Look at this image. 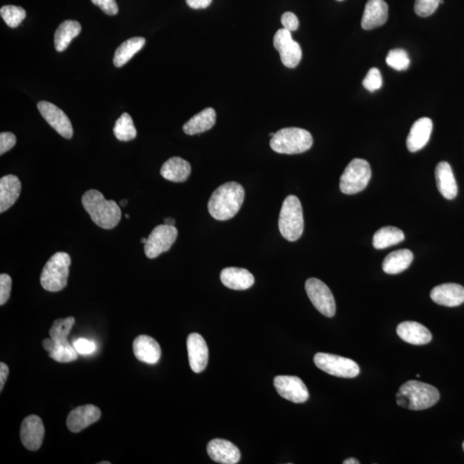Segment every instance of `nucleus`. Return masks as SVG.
Returning <instances> with one entry per match:
<instances>
[{
	"mask_svg": "<svg viewBox=\"0 0 464 464\" xmlns=\"http://www.w3.org/2000/svg\"><path fill=\"white\" fill-rule=\"evenodd\" d=\"M245 191L239 183L226 182L214 191L208 201L211 216L217 220H231L244 203Z\"/></svg>",
	"mask_w": 464,
	"mask_h": 464,
	"instance_id": "nucleus-1",
	"label": "nucleus"
},
{
	"mask_svg": "<svg viewBox=\"0 0 464 464\" xmlns=\"http://www.w3.org/2000/svg\"><path fill=\"white\" fill-rule=\"evenodd\" d=\"M82 205L92 220L101 228L111 230L122 220L119 205L114 201H107L104 194L96 189H89L84 194Z\"/></svg>",
	"mask_w": 464,
	"mask_h": 464,
	"instance_id": "nucleus-2",
	"label": "nucleus"
},
{
	"mask_svg": "<svg viewBox=\"0 0 464 464\" xmlns=\"http://www.w3.org/2000/svg\"><path fill=\"white\" fill-rule=\"evenodd\" d=\"M74 323L75 319L73 317L56 320L49 331L50 338L42 341V346L54 360L70 363L77 360L79 353L68 341Z\"/></svg>",
	"mask_w": 464,
	"mask_h": 464,
	"instance_id": "nucleus-3",
	"label": "nucleus"
},
{
	"mask_svg": "<svg viewBox=\"0 0 464 464\" xmlns=\"http://www.w3.org/2000/svg\"><path fill=\"white\" fill-rule=\"evenodd\" d=\"M439 399L440 394L434 386L415 380L401 385L396 394L399 406L410 410H425L432 408Z\"/></svg>",
	"mask_w": 464,
	"mask_h": 464,
	"instance_id": "nucleus-4",
	"label": "nucleus"
},
{
	"mask_svg": "<svg viewBox=\"0 0 464 464\" xmlns=\"http://www.w3.org/2000/svg\"><path fill=\"white\" fill-rule=\"evenodd\" d=\"M313 138L310 132L299 127H286L275 132L271 139L272 151L280 154H300L310 150Z\"/></svg>",
	"mask_w": 464,
	"mask_h": 464,
	"instance_id": "nucleus-5",
	"label": "nucleus"
},
{
	"mask_svg": "<svg viewBox=\"0 0 464 464\" xmlns=\"http://www.w3.org/2000/svg\"><path fill=\"white\" fill-rule=\"evenodd\" d=\"M279 229L284 239L295 242L303 232V215L301 202L298 197L284 199L279 218Z\"/></svg>",
	"mask_w": 464,
	"mask_h": 464,
	"instance_id": "nucleus-6",
	"label": "nucleus"
},
{
	"mask_svg": "<svg viewBox=\"0 0 464 464\" xmlns=\"http://www.w3.org/2000/svg\"><path fill=\"white\" fill-rule=\"evenodd\" d=\"M71 257L65 252H57L42 269L40 282L44 289L56 292L68 286Z\"/></svg>",
	"mask_w": 464,
	"mask_h": 464,
	"instance_id": "nucleus-7",
	"label": "nucleus"
},
{
	"mask_svg": "<svg viewBox=\"0 0 464 464\" xmlns=\"http://www.w3.org/2000/svg\"><path fill=\"white\" fill-rule=\"evenodd\" d=\"M372 177V170L365 159L354 158L341 175L340 189L345 194H356L368 187Z\"/></svg>",
	"mask_w": 464,
	"mask_h": 464,
	"instance_id": "nucleus-8",
	"label": "nucleus"
},
{
	"mask_svg": "<svg viewBox=\"0 0 464 464\" xmlns=\"http://www.w3.org/2000/svg\"><path fill=\"white\" fill-rule=\"evenodd\" d=\"M314 363L322 372L338 377L353 378L360 372L356 361L334 354L318 353L314 357Z\"/></svg>",
	"mask_w": 464,
	"mask_h": 464,
	"instance_id": "nucleus-9",
	"label": "nucleus"
},
{
	"mask_svg": "<svg viewBox=\"0 0 464 464\" xmlns=\"http://www.w3.org/2000/svg\"><path fill=\"white\" fill-rule=\"evenodd\" d=\"M306 291L312 305L320 313L327 318L334 317L337 306L332 292L326 284L318 279L311 278L306 282Z\"/></svg>",
	"mask_w": 464,
	"mask_h": 464,
	"instance_id": "nucleus-10",
	"label": "nucleus"
},
{
	"mask_svg": "<svg viewBox=\"0 0 464 464\" xmlns=\"http://www.w3.org/2000/svg\"><path fill=\"white\" fill-rule=\"evenodd\" d=\"M177 236L178 231L175 225H158L148 237L145 244L146 256L149 259H154L163 253L169 251Z\"/></svg>",
	"mask_w": 464,
	"mask_h": 464,
	"instance_id": "nucleus-11",
	"label": "nucleus"
},
{
	"mask_svg": "<svg viewBox=\"0 0 464 464\" xmlns=\"http://www.w3.org/2000/svg\"><path fill=\"white\" fill-rule=\"evenodd\" d=\"M274 46L280 53L282 63L288 68H295L302 58L301 46L291 37V31L280 29L274 38Z\"/></svg>",
	"mask_w": 464,
	"mask_h": 464,
	"instance_id": "nucleus-12",
	"label": "nucleus"
},
{
	"mask_svg": "<svg viewBox=\"0 0 464 464\" xmlns=\"http://www.w3.org/2000/svg\"><path fill=\"white\" fill-rule=\"evenodd\" d=\"M274 384L279 395L292 403H303L309 399L306 385L298 377L277 376Z\"/></svg>",
	"mask_w": 464,
	"mask_h": 464,
	"instance_id": "nucleus-13",
	"label": "nucleus"
},
{
	"mask_svg": "<svg viewBox=\"0 0 464 464\" xmlns=\"http://www.w3.org/2000/svg\"><path fill=\"white\" fill-rule=\"evenodd\" d=\"M39 111L46 122L56 130L58 134L65 139H72L73 128L71 120L61 109L56 105L42 101L37 104Z\"/></svg>",
	"mask_w": 464,
	"mask_h": 464,
	"instance_id": "nucleus-14",
	"label": "nucleus"
},
{
	"mask_svg": "<svg viewBox=\"0 0 464 464\" xmlns=\"http://www.w3.org/2000/svg\"><path fill=\"white\" fill-rule=\"evenodd\" d=\"M20 434L27 449L32 451L40 449L45 435L44 425L40 417L30 415L23 420Z\"/></svg>",
	"mask_w": 464,
	"mask_h": 464,
	"instance_id": "nucleus-15",
	"label": "nucleus"
},
{
	"mask_svg": "<svg viewBox=\"0 0 464 464\" xmlns=\"http://www.w3.org/2000/svg\"><path fill=\"white\" fill-rule=\"evenodd\" d=\"M189 360L194 372L201 373L208 365L209 352L208 345L200 334H190L187 340Z\"/></svg>",
	"mask_w": 464,
	"mask_h": 464,
	"instance_id": "nucleus-16",
	"label": "nucleus"
},
{
	"mask_svg": "<svg viewBox=\"0 0 464 464\" xmlns=\"http://www.w3.org/2000/svg\"><path fill=\"white\" fill-rule=\"evenodd\" d=\"M101 410L94 405L88 404L77 407L70 412L66 424L69 430L73 432H80L84 428L91 426L101 418Z\"/></svg>",
	"mask_w": 464,
	"mask_h": 464,
	"instance_id": "nucleus-17",
	"label": "nucleus"
},
{
	"mask_svg": "<svg viewBox=\"0 0 464 464\" xmlns=\"http://www.w3.org/2000/svg\"><path fill=\"white\" fill-rule=\"evenodd\" d=\"M208 453L214 462L222 464H236L240 461L239 448L228 440L215 439L208 444Z\"/></svg>",
	"mask_w": 464,
	"mask_h": 464,
	"instance_id": "nucleus-18",
	"label": "nucleus"
},
{
	"mask_svg": "<svg viewBox=\"0 0 464 464\" xmlns=\"http://www.w3.org/2000/svg\"><path fill=\"white\" fill-rule=\"evenodd\" d=\"M430 296L439 306L457 307L464 303V287L455 283L443 284L434 287Z\"/></svg>",
	"mask_w": 464,
	"mask_h": 464,
	"instance_id": "nucleus-19",
	"label": "nucleus"
},
{
	"mask_svg": "<svg viewBox=\"0 0 464 464\" xmlns=\"http://www.w3.org/2000/svg\"><path fill=\"white\" fill-rule=\"evenodd\" d=\"M389 6L384 0H368L363 14L361 27L370 30L383 26L388 20Z\"/></svg>",
	"mask_w": 464,
	"mask_h": 464,
	"instance_id": "nucleus-20",
	"label": "nucleus"
},
{
	"mask_svg": "<svg viewBox=\"0 0 464 464\" xmlns=\"http://www.w3.org/2000/svg\"><path fill=\"white\" fill-rule=\"evenodd\" d=\"M432 120L427 117L417 120L411 127L407 138V147L411 153H416L427 145L432 132Z\"/></svg>",
	"mask_w": 464,
	"mask_h": 464,
	"instance_id": "nucleus-21",
	"label": "nucleus"
},
{
	"mask_svg": "<svg viewBox=\"0 0 464 464\" xmlns=\"http://www.w3.org/2000/svg\"><path fill=\"white\" fill-rule=\"evenodd\" d=\"M132 349L135 357L146 364H157L161 357V348L158 341L148 335H139L136 338Z\"/></svg>",
	"mask_w": 464,
	"mask_h": 464,
	"instance_id": "nucleus-22",
	"label": "nucleus"
},
{
	"mask_svg": "<svg viewBox=\"0 0 464 464\" xmlns=\"http://www.w3.org/2000/svg\"><path fill=\"white\" fill-rule=\"evenodd\" d=\"M396 333L401 340L412 345H426L432 335L426 327L416 322H403L397 326Z\"/></svg>",
	"mask_w": 464,
	"mask_h": 464,
	"instance_id": "nucleus-23",
	"label": "nucleus"
},
{
	"mask_svg": "<svg viewBox=\"0 0 464 464\" xmlns=\"http://www.w3.org/2000/svg\"><path fill=\"white\" fill-rule=\"evenodd\" d=\"M221 282L232 290H247L255 283L254 276L247 269L226 268L220 274Z\"/></svg>",
	"mask_w": 464,
	"mask_h": 464,
	"instance_id": "nucleus-24",
	"label": "nucleus"
},
{
	"mask_svg": "<svg viewBox=\"0 0 464 464\" xmlns=\"http://www.w3.org/2000/svg\"><path fill=\"white\" fill-rule=\"evenodd\" d=\"M437 187L439 193L447 199L453 200L458 196V189L450 163L440 162L435 169Z\"/></svg>",
	"mask_w": 464,
	"mask_h": 464,
	"instance_id": "nucleus-25",
	"label": "nucleus"
},
{
	"mask_svg": "<svg viewBox=\"0 0 464 464\" xmlns=\"http://www.w3.org/2000/svg\"><path fill=\"white\" fill-rule=\"evenodd\" d=\"M22 183L14 175H7L0 179V213L13 206L20 196Z\"/></svg>",
	"mask_w": 464,
	"mask_h": 464,
	"instance_id": "nucleus-26",
	"label": "nucleus"
},
{
	"mask_svg": "<svg viewBox=\"0 0 464 464\" xmlns=\"http://www.w3.org/2000/svg\"><path fill=\"white\" fill-rule=\"evenodd\" d=\"M160 174L168 181L184 182L191 174V165L182 158L173 157L163 163Z\"/></svg>",
	"mask_w": 464,
	"mask_h": 464,
	"instance_id": "nucleus-27",
	"label": "nucleus"
},
{
	"mask_svg": "<svg viewBox=\"0 0 464 464\" xmlns=\"http://www.w3.org/2000/svg\"><path fill=\"white\" fill-rule=\"evenodd\" d=\"M216 123V112L208 108L191 118L183 126V131L188 135H196L208 131Z\"/></svg>",
	"mask_w": 464,
	"mask_h": 464,
	"instance_id": "nucleus-28",
	"label": "nucleus"
},
{
	"mask_svg": "<svg viewBox=\"0 0 464 464\" xmlns=\"http://www.w3.org/2000/svg\"><path fill=\"white\" fill-rule=\"evenodd\" d=\"M413 259V253L409 249H399L385 257L383 270L388 275H399L410 266Z\"/></svg>",
	"mask_w": 464,
	"mask_h": 464,
	"instance_id": "nucleus-29",
	"label": "nucleus"
},
{
	"mask_svg": "<svg viewBox=\"0 0 464 464\" xmlns=\"http://www.w3.org/2000/svg\"><path fill=\"white\" fill-rule=\"evenodd\" d=\"M81 25L79 22L66 20L61 23L54 34V46L58 52H63L68 48L74 38L81 32Z\"/></svg>",
	"mask_w": 464,
	"mask_h": 464,
	"instance_id": "nucleus-30",
	"label": "nucleus"
},
{
	"mask_svg": "<svg viewBox=\"0 0 464 464\" xmlns=\"http://www.w3.org/2000/svg\"><path fill=\"white\" fill-rule=\"evenodd\" d=\"M146 44V39L143 37H132L130 40L124 42L116 49L114 60V65L116 68H122L125 64L131 60Z\"/></svg>",
	"mask_w": 464,
	"mask_h": 464,
	"instance_id": "nucleus-31",
	"label": "nucleus"
},
{
	"mask_svg": "<svg viewBox=\"0 0 464 464\" xmlns=\"http://www.w3.org/2000/svg\"><path fill=\"white\" fill-rule=\"evenodd\" d=\"M405 235L401 230L394 226H385L374 234L372 244L377 249H384L401 243Z\"/></svg>",
	"mask_w": 464,
	"mask_h": 464,
	"instance_id": "nucleus-32",
	"label": "nucleus"
},
{
	"mask_svg": "<svg viewBox=\"0 0 464 464\" xmlns=\"http://www.w3.org/2000/svg\"><path fill=\"white\" fill-rule=\"evenodd\" d=\"M114 134L120 142H130L137 136V131L132 122V117L127 113H124L115 124Z\"/></svg>",
	"mask_w": 464,
	"mask_h": 464,
	"instance_id": "nucleus-33",
	"label": "nucleus"
},
{
	"mask_svg": "<svg viewBox=\"0 0 464 464\" xmlns=\"http://www.w3.org/2000/svg\"><path fill=\"white\" fill-rule=\"evenodd\" d=\"M0 14L11 28H17L26 18V11L23 8L15 6H5L0 10Z\"/></svg>",
	"mask_w": 464,
	"mask_h": 464,
	"instance_id": "nucleus-34",
	"label": "nucleus"
},
{
	"mask_svg": "<svg viewBox=\"0 0 464 464\" xmlns=\"http://www.w3.org/2000/svg\"><path fill=\"white\" fill-rule=\"evenodd\" d=\"M386 63L396 71H406L410 65V58L405 50L396 49L389 52L386 57Z\"/></svg>",
	"mask_w": 464,
	"mask_h": 464,
	"instance_id": "nucleus-35",
	"label": "nucleus"
},
{
	"mask_svg": "<svg viewBox=\"0 0 464 464\" xmlns=\"http://www.w3.org/2000/svg\"><path fill=\"white\" fill-rule=\"evenodd\" d=\"M441 0H415V11L419 17L427 18L434 14Z\"/></svg>",
	"mask_w": 464,
	"mask_h": 464,
	"instance_id": "nucleus-36",
	"label": "nucleus"
},
{
	"mask_svg": "<svg viewBox=\"0 0 464 464\" xmlns=\"http://www.w3.org/2000/svg\"><path fill=\"white\" fill-rule=\"evenodd\" d=\"M363 85L370 92H374L380 89L383 85V77H382L380 70L376 68L370 69L364 80H363Z\"/></svg>",
	"mask_w": 464,
	"mask_h": 464,
	"instance_id": "nucleus-37",
	"label": "nucleus"
},
{
	"mask_svg": "<svg viewBox=\"0 0 464 464\" xmlns=\"http://www.w3.org/2000/svg\"><path fill=\"white\" fill-rule=\"evenodd\" d=\"M11 276L6 274L0 275V305L4 306L9 300L11 291Z\"/></svg>",
	"mask_w": 464,
	"mask_h": 464,
	"instance_id": "nucleus-38",
	"label": "nucleus"
},
{
	"mask_svg": "<svg viewBox=\"0 0 464 464\" xmlns=\"http://www.w3.org/2000/svg\"><path fill=\"white\" fill-rule=\"evenodd\" d=\"M73 346L76 352L81 356H88V354L94 353L96 350L95 343L85 338L77 339L73 341Z\"/></svg>",
	"mask_w": 464,
	"mask_h": 464,
	"instance_id": "nucleus-39",
	"label": "nucleus"
},
{
	"mask_svg": "<svg viewBox=\"0 0 464 464\" xmlns=\"http://www.w3.org/2000/svg\"><path fill=\"white\" fill-rule=\"evenodd\" d=\"M15 143H17V138L13 132H1L0 134V155L13 149Z\"/></svg>",
	"mask_w": 464,
	"mask_h": 464,
	"instance_id": "nucleus-40",
	"label": "nucleus"
},
{
	"mask_svg": "<svg viewBox=\"0 0 464 464\" xmlns=\"http://www.w3.org/2000/svg\"><path fill=\"white\" fill-rule=\"evenodd\" d=\"M92 2L107 15H115L118 13L119 8L115 0H92Z\"/></svg>",
	"mask_w": 464,
	"mask_h": 464,
	"instance_id": "nucleus-41",
	"label": "nucleus"
},
{
	"mask_svg": "<svg viewBox=\"0 0 464 464\" xmlns=\"http://www.w3.org/2000/svg\"><path fill=\"white\" fill-rule=\"evenodd\" d=\"M282 23L284 29L291 31H295L299 29V22L294 13H286L282 15Z\"/></svg>",
	"mask_w": 464,
	"mask_h": 464,
	"instance_id": "nucleus-42",
	"label": "nucleus"
},
{
	"mask_svg": "<svg viewBox=\"0 0 464 464\" xmlns=\"http://www.w3.org/2000/svg\"><path fill=\"white\" fill-rule=\"evenodd\" d=\"M213 0H186L187 4L192 9H205L208 8Z\"/></svg>",
	"mask_w": 464,
	"mask_h": 464,
	"instance_id": "nucleus-43",
	"label": "nucleus"
},
{
	"mask_svg": "<svg viewBox=\"0 0 464 464\" xmlns=\"http://www.w3.org/2000/svg\"><path fill=\"white\" fill-rule=\"evenodd\" d=\"M9 368L5 363L0 364V391H3L4 386L6 384L8 375H9Z\"/></svg>",
	"mask_w": 464,
	"mask_h": 464,
	"instance_id": "nucleus-44",
	"label": "nucleus"
},
{
	"mask_svg": "<svg viewBox=\"0 0 464 464\" xmlns=\"http://www.w3.org/2000/svg\"><path fill=\"white\" fill-rule=\"evenodd\" d=\"M344 464H360V462L358 461L357 459L356 458H349L345 460L344 462H343Z\"/></svg>",
	"mask_w": 464,
	"mask_h": 464,
	"instance_id": "nucleus-45",
	"label": "nucleus"
},
{
	"mask_svg": "<svg viewBox=\"0 0 464 464\" xmlns=\"http://www.w3.org/2000/svg\"><path fill=\"white\" fill-rule=\"evenodd\" d=\"M165 224L168 225H175V220L173 218H167L165 220Z\"/></svg>",
	"mask_w": 464,
	"mask_h": 464,
	"instance_id": "nucleus-46",
	"label": "nucleus"
},
{
	"mask_svg": "<svg viewBox=\"0 0 464 464\" xmlns=\"http://www.w3.org/2000/svg\"><path fill=\"white\" fill-rule=\"evenodd\" d=\"M120 206H123V208H124V206H126V205L127 204V200L120 201Z\"/></svg>",
	"mask_w": 464,
	"mask_h": 464,
	"instance_id": "nucleus-47",
	"label": "nucleus"
},
{
	"mask_svg": "<svg viewBox=\"0 0 464 464\" xmlns=\"http://www.w3.org/2000/svg\"><path fill=\"white\" fill-rule=\"evenodd\" d=\"M146 242H147V239H145V237H143V239H142V244H146Z\"/></svg>",
	"mask_w": 464,
	"mask_h": 464,
	"instance_id": "nucleus-48",
	"label": "nucleus"
},
{
	"mask_svg": "<svg viewBox=\"0 0 464 464\" xmlns=\"http://www.w3.org/2000/svg\"><path fill=\"white\" fill-rule=\"evenodd\" d=\"M274 135L275 132H270V134H269V136H270L271 138L274 137Z\"/></svg>",
	"mask_w": 464,
	"mask_h": 464,
	"instance_id": "nucleus-49",
	"label": "nucleus"
},
{
	"mask_svg": "<svg viewBox=\"0 0 464 464\" xmlns=\"http://www.w3.org/2000/svg\"><path fill=\"white\" fill-rule=\"evenodd\" d=\"M109 462H101L100 464H109Z\"/></svg>",
	"mask_w": 464,
	"mask_h": 464,
	"instance_id": "nucleus-50",
	"label": "nucleus"
},
{
	"mask_svg": "<svg viewBox=\"0 0 464 464\" xmlns=\"http://www.w3.org/2000/svg\"><path fill=\"white\" fill-rule=\"evenodd\" d=\"M125 217H126L127 218H130V216L128 215V214H126V215H125Z\"/></svg>",
	"mask_w": 464,
	"mask_h": 464,
	"instance_id": "nucleus-51",
	"label": "nucleus"
},
{
	"mask_svg": "<svg viewBox=\"0 0 464 464\" xmlns=\"http://www.w3.org/2000/svg\"><path fill=\"white\" fill-rule=\"evenodd\" d=\"M416 377H420V374H417Z\"/></svg>",
	"mask_w": 464,
	"mask_h": 464,
	"instance_id": "nucleus-52",
	"label": "nucleus"
},
{
	"mask_svg": "<svg viewBox=\"0 0 464 464\" xmlns=\"http://www.w3.org/2000/svg\"><path fill=\"white\" fill-rule=\"evenodd\" d=\"M463 451H464V442H463Z\"/></svg>",
	"mask_w": 464,
	"mask_h": 464,
	"instance_id": "nucleus-53",
	"label": "nucleus"
},
{
	"mask_svg": "<svg viewBox=\"0 0 464 464\" xmlns=\"http://www.w3.org/2000/svg\"><path fill=\"white\" fill-rule=\"evenodd\" d=\"M337 1H342V0H337Z\"/></svg>",
	"mask_w": 464,
	"mask_h": 464,
	"instance_id": "nucleus-54",
	"label": "nucleus"
}]
</instances>
